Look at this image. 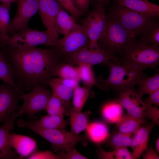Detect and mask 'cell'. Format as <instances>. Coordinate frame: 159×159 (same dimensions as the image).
Returning <instances> with one entry per match:
<instances>
[{
	"mask_svg": "<svg viewBox=\"0 0 159 159\" xmlns=\"http://www.w3.org/2000/svg\"><path fill=\"white\" fill-rule=\"evenodd\" d=\"M104 65L109 69V76L105 79L99 76L96 79V84L102 90L111 89L119 93L134 89L141 79L147 77L143 70L127 62H122L119 64L110 60Z\"/></svg>",
	"mask_w": 159,
	"mask_h": 159,
	"instance_id": "cell-2",
	"label": "cell"
},
{
	"mask_svg": "<svg viewBox=\"0 0 159 159\" xmlns=\"http://www.w3.org/2000/svg\"><path fill=\"white\" fill-rule=\"evenodd\" d=\"M39 9L42 23L54 37L58 38L55 26V21L61 6L57 0H38Z\"/></svg>",
	"mask_w": 159,
	"mask_h": 159,
	"instance_id": "cell-15",
	"label": "cell"
},
{
	"mask_svg": "<svg viewBox=\"0 0 159 159\" xmlns=\"http://www.w3.org/2000/svg\"><path fill=\"white\" fill-rule=\"evenodd\" d=\"M97 3H100L103 4L108 3L110 0H94Z\"/></svg>",
	"mask_w": 159,
	"mask_h": 159,
	"instance_id": "cell-47",
	"label": "cell"
},
{
	"mask_svg": "<svg viewBox=\"0 0 159 159\" xmlns=\"http://www.w3.org/2000/svg\"><path fill=\"white\" fill-rule=\"evenodd\" d=\"M117 5L143 13L159 16V6L148 0H116Z\"/></svg>",
	"mask_w": 159,
	"mask_h": 159,
	"instance_id": "cell-19",
	"label": "cell"
},
{
	"mask_svg": "<svg viewBox=\"0 0 159 159\" xmlns=\"http://www.w3.org/2000/svg\"><path fill=\"white\" fill-rule=\"evenodd\" d=\"M17 125L19 127L28 128L50 142L54 149L67 150L81 142L85 144L87 142L84 135L73 134L62 129H46L37 126L32 121H26L21 119L18 120Z\"/></svg>",
	"mask_w": 159,
	"mask_h": 159,
	"instance_id": "cell-3",
	"label": "cell"
},
{
	"mask_svg": "<svg viewBox=\"0 0 159 159\" xmlns=\"http://www.w3.org/2000/svg\"><path fill=\"white\" fill-rule=\"evenodd\" d=\"M19 89L4 82L0 85V123L18 111L20 99Z\"/></svg>",
	"mask_w": 159,
	"mask_h": 159,
	"instance_id": "cell-13",
	"label": "cell"
},
{
	"mask_svg": "<svg viewBox=\"0 0 159 159\" xmlns=\"http://www.w3.org/2000/svg\"><path fill=\"white\" fill-rule=\"evenodd\" d=\"M9 140L10 146L19 155V158H20L28 157L36 150L37 142L30 137L15 133H9Z\"/></svg>",
	"mask_w": 159,
	"mask_h": 159,
	"instance_id": "cell-17",
	"label": "cell"
},
{
	"mask_svg": "<svg viewBox=\"0 0 159 159\" xmlns=\"http://www.w3.org/2000/svg\"><path fill=\"white\" fill-rule=\"evenodd\" d=\"M139 41L147 45H159V23L158 19L150 22L139 35Z\"/></svg>",
	"mask_w": 159,
	"mask_h": 159,
	"instance_id": "cell-23",
	"label": "cell"
},
{
	"mask_svg": "<svg viewBox=\"0 0 159 159\" xmlns=\"http://www.w3.org/2000/svg\"><path fill=\"white\" fill-rule=\"evenodd\" d=\"M85 130L89 139L96 144H100L104 141L110 136L107 126L101 122L89 123Z\"/></svg>",
	"mask_w": 159,
	"mask_h": 159,
	"instance_id": "cell-24",
	"label": "cell"
},
{
	"mask_svg": "<svg viewBox=\"0 0 159 159\" xmlns=\"http://www.w3.org/2000/svg\"><path fill=\"white\" fill-rule=\"evenodd\" d=\"M33 122L39 127L46 129H64L67 125L64 117L49 115L41 116L39 120Z\"/></svg>",
	"mask_w": 159,
	"mask_h": 159,
	"instance_id": "cell-28",
	"label": "cell"
},
{
	"mask_svg": "<svg viewBox=\"0 0 159 159\" xmlns=\"http://www.w3.org/2000/svg\"><path fill=\"white\" fill-rule=\"evenodd\" d=\"M7 59L13 70L16 84L21 91L45 87L53 76L54 71L63 58L56 48L36 47L20 49L9 47Z\"/></svg>",
	"mask_w": 159,
	"mask_h": 159,
	"instance_id": "cell-1",
	"label": "cell"
},
{
	"mask_svg": "<svg viewBox=\"0 0 159 159\" xmlns=\"http://www.w3.org/2000/svg\"><path fill=\"white\" fill-rule=\"evenodd\" d=\"M59 81L62 84L74 90L77 87L79 86L80 80L78 79L71 78H57Z\"/></svg>",
	"mask_w": 159,
	"mask_h": 159,
	"instance_id": "cell-43",
	"label": "cell"
},
{
	"mask_svg": "<svg viewBox=\"0 0 159 159\" xmlns=\"http://www.w3.org/2000/svg\"><path fill=\"white\" fill-rule=\"evenodd\" d=\"M137 92L140 97L145 94L150 95L159 89V74L155 73L153 76L141 79L138 82Z\"/></svg>",
	"mask_w": 159,
	"mask_h": 159,
	"instance_id": "cell-29",
	"label": "cell"
},
{
	"mask_svg": "<svg viewBox=\"0 0 159 159\" xmlns=\"http://www.w3.org/2000/svg\"><path fill=\"white\" fill-rule=\"evenodd\" d=\"M61 159H86V157L80 153L75 148L71 147L66 150L65 152H61L57 154Z\"/></svg>",
	"mask_w": 159,
	"mask_h": 159,
	"instance_id": "cell-38",
	"label": "cell"
},
{
	"mask_svg": "<svg viewBox=\"0 0 159 159\" xmlns=\"http://www.w3.org/2000/svg\"><path fill=\"white\" fill-rule=\"evenodd\" d=\"M107 21L104 4L97 3L94 8L82 21L81 24L89 40V48H100L98 42L105 32Z\"/></svg>",
	"mask_w": 159,
	"mask_h": 159,
	"instance_id": "cell-8",
	"label": "cell"
},
{
	"mask_svg": "<svg viewBox=\"0 0 159 159\" xmlns=\"http://www.w3.org/2000/svg\"><path fill=\"white\" fill-rule=\"evenodd\" d=\"M91 88L79 86L73 90L72 104L74 109L81 111L90 95Z\"/></svg>",
	"mask_w": 159,
	"mask_h": 159,
	"instance_id": "cell-31",
	"label": "cell"
},
{
	"mask_svg": "<svg viewBox=\"0 0 159 159\" xmlns=\"http://www.w3.org/2000/svg\"><path fill=\"white\" fill-rule=\"evenodd\" d=\"M0 80L19 89L14 81L12 68L6 59L4 53L0 50Z\"/></svg>",
	"mask_w": 159,
	"mask_h": 159,
	"instance_id": "cell-30",
	"label": "cell"
},
{
	"mask_svg": "<svg viewBox=\"0 0 159 159\" xmlns=\"http://www.w3.org/2000/svg\"><path fill=\"white\" fill-rule=\"evenodd\" d=\"M143 159H159V157L152 146H148L145 150Z\"/></svg>",
	"mask_w": 159,
	"mask_h": 159,
	"instance_id": "cell-44",
	"label": "cell"
},
{
	"mask_svg": "<svg viewBox=\"0 0 159 159\" xmlns=\"http://www.w3.org/2000/svg\"><path fill=\"white\" fill-rule=\"evenodd\" d=\"M58 38L47 30L41 31L27 27L9 37L4 47L26 49L44 45L56 47Z\"/></svg>",
	"mask_w": 159,
	"mask_h": 159,
	"instance_id": "cell-7",
	"label": "cell"
},
{
	"mask_svg": "<svg viewBox=\"0 0 159 159\" xmlns=\"http://www.w3.org/2000/svg\"><path fill=\"white\" fill-rule=\"evenodd\" d=\"M16 14L10 21L9 32L13 34L27 27L30 18L39 9L38 0H17Z\"/></svg>",
	"mask_w": 159,
	"mask_h": 159,
	"instance_id": "cell-12",
	"label": "cell"
},
{
	"mask_svg": "<svg viewBox=\"0 0 159 159\" xmlns=\"http://www.w3.org/2000/svg\"><path fill=\"white\" fill-rule=\"evenodd\" d=\"M155 125L152 122L147 127H141L133 134L130 147L135 159L139 158L148 147L150 134Z\"/></svg>",
	"mask_w": 159,
	"mask_h": 159,
	"instance_id": "cell-18",
	"label": "cell"
},
{
	"mask_svg": "<svg viewBox=\"0 0 159 159\" xmlns=\"http://www.w3.org/2000/svg\"><path fill=\"white\" fill-rule=\"evenodd\" d=\"M60 6L74 18L80 17L82 13L74 6L71 0H57Z\"/></svg>",
	"mask_w": 159,
	"mask_h": 159,
	"instance_id": "cell-37",
	"label": "cell"
},
{
	"mask_svg": "<svg viewBox=\"0 0 159 159\" xmlns=\"http://www.w3.org/2000/svg\"><path fill=\"white\" fill-rule=\"evenodd\" d=\"M149 96L144 101L147 106L159 105V89L149 95Z\"/></svg>",
	"mask_w": 159,
	"mask_h": 159,
	"instance_id": "cell-41",
	"label": "cell"
},
{
	"mask_svg": "<svg viewBox=\"0 0 159 159\" xmlns=\"http://www.w3.org/2000/svg\"><path fill=\"white\" fill-rule=\"evenodd\" d=\"M135 40L124 27L109 16L105 32L98 43L104 51L117 57V55H121L127 46Z\"/></svg>",
	"mask_w": 159,
	"mask_h": 159,
	"instance_id": "cell-5",
	"label": "cell"
},
{
	"mask_svg": "<svg viewBox=\"0 0 159 159\" xmlns=\"http://www.w3.org/2000/svg\"><path fill=\"white\" fill-rule=\"evenodd\" d=\"M99 152V158L102 159H135L132 153L127 148L123 147L114 149L111 152H106L104 151Z\"/></svg>",
	"mask_w": 159,
	"mask_h": 159,
	"instance_id": "cell-34",
	"label": "cell"
},
{
	"mask_svg": "<svg viewBox=\"0 0 159 159\" xmlns=\"http://www.w3.org/2000/svg\"><path fill=\"white\" fill-rule=\"evenodd\" d=\"M121 57L120 63L130 64L142 70L148 68L155 69L159 65V47L135 40L127 46Z\"/></svg>",
	"mask_w": 159,
	"mask_h": 159,
	"instance_id": "cell-4",
	"label": "cell"
},
{
	"mask_svg": "<svg viewBox=\"0 0 159 159\" xmlns=\"http://www.w3.org/2000/svg\"><path fill=\"white\" fill-rule=\"evenodd\" d=\"M109 16L135 39L150 22L159 17L136 11L117 4L112 8Z\"/></svg>",
	"mask_w": 159,
	"mask_h": 159,
	"instance_id": "cell-6",
	"label": "cell"
},
{
	"mask_svg": "<svg viewBox=\"0 0 159 159\" xmlns=\"http://www.w3.org/2000/svg\"><path fill=\"white\" fill-rule=\"evenodd\" d=\"M144 122V119L137 118L127 113L122 116L116 124L118 132L132 135L141 127Z\"/></svg>",
	"mask_w": 159,
	"mask_h": 159,
	"instance_id": "cell-25",
	"label": "cell"
},
{
	"mask_svg": "<svg viewBox=\"0 0 159 159\" xmlns=\"http://www.w3.org/2000/svg\"><path fill=\"white\" fill-rule=\"evenodd\" d=\"M143 116L144 117L149 119L159 125V110L157 106H147L144 112Z\"/></svg>",
	"mask_w": 159,
	"mask_h": 159,
	"instance_id": "cell-39",
	"label": "cell"
},
{
	"mask_svg": "<svg viewBox=\"0 0 159 159\" xmlns=\"http://www.w3.org/2000/svg\"><path fill=\"white\" fill-rule=\"evenodd\" d=\"M78 69L80 80L85 85L92 88L96 85V79L92 68V66L85 64L78 65Z\"/></svg>",
	"mask_w": 159,
	"mask_h": 159,
	"instance_id": "cell-33",
	"label": "cell"
},
{
	"mask_svg": "<svg viewBox=\"0 0 159 159\" xmlns=\"http://www.w3.org/2000/svg\"><path fill=\"white\" fill-rule=\"evenodd\" d=\"M155 149L156 152L159 153V138L157 139L155 142Z\"/></svg>",
	"mask_w": 159,
	"mask_h": 159,
	"instance_id": "cell-46",
	"label": "cell"
},
{
	"mask_svg": "<svg viewBox=\"0 0 159 159\" xmlns=\"http://www.w3.org/2000/svg\"><path fill=\"white\" fill-rule=\"evenodd\" d=\"M122 107L116 100L105 103L102 107L101 113L108 122L116 123L122 116Z\"/></svg>",
	"mask_w": 159,
	"mask_h": 159,
	"instance_id": "cell-26",
	"label": "cell"
},
{
	"mask_svg": "<svg viewBox=\"0 0 159 159\" xmlns=\"http://www.w3.org/2000/svg\"><path fill=\"white\" fill-rule=\"evenodd\" d=\"M75 18L61 6L55 21L56 30L58 34L65 36L79 28Z\"/></svg>",
	"mask_w": 159,
	"mask_h": 159,
	"instance_id": "cell-20",
	"label": "cell"
},
{
	"mask_svg": "<svg viewBox=\"0 0 159 159\" xmlns=\"http://www.w3.org/2000/svg\"><path fill=\"white\" fill-rule=\"evenodd\" d=\"M19 116L18 111L12 114L0 126V158L14 159L17 158L18 154L12 149L9 140L10 132L14 127L16 118Z\"/></svg>",
	"mask_w": 159,
	"mask_h": 159,
	"instance_id": "cell-16",
	"label": "cell"
},
{
	"mask_svg": "<svg viewBox=\"0 0 159 159\" xmlns=\"http://www.w3.org/2000/svg\"><path fill=\"white\" fill-rule=\"evenodd\" d=\"M110 60L120 63L118 57L110 54L100 48H87L64 57L63 62L73 65L85 64L92 66L97 64H105Z\"/></svg>",
	"mask_w": 159,
	"mask_h": 159,
	"instance_id": "cell-10",
	"label": "cell"
},
{
	"mask_svg": "<svg viewBox=\"0 0 159 159\" xmlns=\"http://www.w3.org/2000/svg\"><path fill=\"white\" fill-rule=\"evenodd\" d=\"M89 44L88 37L81 25L77 29L62 38H58L56 48L64 59L83 49L89 48Z\"/></svg>",
	"mask_w": 159,
	"mask_h": 159,
	"instance_id": "cell-11",
	"label": "cell"
},
{
	"mask_svg": "<svg viewBox=\"0 0 159 159\" xmlns=\"http://www.w3.org/2000/svg\"><path fill=\"white\" fill-rule=\"evenodd\" d=\"M28 159H59L57 154L54 153L49 150L44 151L36 150L27 157Z\"/></svg>",
	"mask_w": 159,
	"mask_h": 159,
	"instance_id": "cell-40",
	"label": "cell"
},
{
	"mask_svg": "<svg viewBox=\"0 0 159 159\" xmlns=\"http://www.w3.org/2000/svg\"><path fill=\"white\" fill-rule=\"evenodd\" d=\"M76 8L82 14L88 10L90 0H71Z\"/></svg>",
	"mask_w": 159,
	"mask_h": 159,
	"instance_id": "cell-42",
	"label": "cell"
},
{
	"mask_svg": "<svg viewBox=\"0 0 159 159\" xmlns=\"http://www.w3.org/2000/svg\"><path fill=\"white\" fill-rule=\"evenodd\" d=\"M52 93L50 90L41 87H36L27 93L20 91V99L23 100V103L18 111L19 116L25 114L31 118L45 109Z\"/></svg>",
	"mask_w": 159,
	"mask_h": 159,
	"instance_id": "cell-9",
	"label": "cell"
},
{
	"mask_svg": "<svg viewBox=\"0 0 159 159\" xmlns=\"http://www.w3.org/2000/svg\"><path fill=\"white\" fill-rule=\"evenodd\" d=\"M17 0H0L2 3L10 5L12 3L16 1Z\"/></svg>",
	"mask_w": 159,
	"mask_h": 159,
	"instance_id": "cell-45",
	"label": "cell"
},
{
	"mask_svg": "<svg viewBox=\"0 0 159 159\" xmlns=\"http://www.w3.org/2000/svg\"><path fill=\"white\" fill-rule=\"evenodd\" d=\"M131 136L117 132L110 137L107 144L114 149L130 147L132 141Z\"/></svg>",
	"mask_w": 159,
	"mask_h": 159,
	"instance_id": "cell-36",
	"label": "cell"
},
{
	"mask_svg": "<svg viewBox=\"0 0 159 159\" xmlns=\"http://www.w3.org/2000/svg\"><path fill=\"white\" fill-rule=\"evenodd\" d=\"M52 91V94L61 101L68 115V110L72 107L70 100L72 97L73 90L60 82L57 78H51L48 82Z\"/></svg>",
	"mask_w": 159,
	"mask_h": 159,
	"instance_id": "cell-21",
	"label": "cell"
},
{
	"mask_svg": "<svg viewBox=\"0 0 159 159\" xmlns=\"http://www.w3.org/2000/svg\"><path fill=\"white\" fill-rule=\"evenodd\" d=\"M90 112H82L74 109L72 107L68 111L70 117L71 132L78 135L81 132L85 130L89 124V117Z\"/></svg>",
	"mask_w": 159,
	"mask_h": 159,
	"instance_id": "cell-22",
	"label": "cell"
},
{
	"mask_svg": "<svg viewBox=\"0 0 159 159\" xmlns=\"http://www.w3.org/2000/svg\"><path fill=\"white\" fill-rule=\"evenodd\" d=\"M49 115L64 117L66 110L60 100L52 94L45 109Z\"/></svg>",
	"mask_w": 159,
	"mask_h": 159,
	"instance_id": "cell-35",
	"label": "cell"
},
{
	"mask_svg": "<svg viewBox=\"0 0 159 159\" xmlns=\"http://www.w3.org/2000/svg\"><path fill=\"white\" fill-rule=\"evenodd\" d=\"M119 93L116 100L124 108L127 113L138 119H144V113L147 105L134 89H129Z\"/></svg>",
	"mask_w": 159,
	"mask_h": 159,
	"instance_id": "cell-14",
	"label": "cell"
},
{
	"mask_svg": "<svg viewBox=\"0 0 159 159\" xmlns=\"http://www.w3.org/2000/svg\"><path fill=\"white\" fill-rule=\"evenodd\" d=\"M10 5L0 4V45L4 47L9 37Z\"/></svg>",
	"mask_w": 159,
	"mask_h": 159,
	"instance_id": "cell-27",
	"label": "cell"
},
{
	"mask_svg": "<svg viewBox=\"0 0 159 159\" xmlns=\"http://www.w3.org/2000/svg\"><path fill=\"white\" fill-rule=\"evenodd\" d=\"M53 76H57L60 78H74L80 80L77 67L64 62L60 63L56 67Z\"/></svg>",
	"mask_w": 159,
	"mask_h": 159,
	"instance_id": "cell-32",
	"label": "cell"
}]
</instances>
